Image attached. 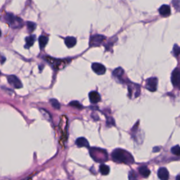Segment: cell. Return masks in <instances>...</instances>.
Returning a JSON list of instances; mask_svg holds the SVG:
<instances>
[{
    "label": "cell",
    "instance_id": "cell-1",
    "mask_svg": "<svg viewBox=\"0 0 180 180\" xmlns=\"http://www.w3.org/2000/svg\"><path fill=\"white\" fill-rule=\"evenodd\" d=\"M112 158L115 162L131 164L134 162L133 157L127 151L121 149H115L112 152Z\"/></svg>",
    "mask_w": 180,
    "mask_h": 180
},
{
    "label": "cell",
    "instance_id": "cell-2",
    "mask_svg": "<svg viewBox=\"0 0 180 180\" xmlns=\"http://www.w3.org/2000/svg\"><path fill=\"white\" fill-rule=\"evenodd\" d=\"M89 153L92 158L96 162L106 161L108 158L106 151L101 149H91Z\"/></svg>",
    "mask_w": 180,
    "mask_h": 180
},
{
    "label": "cell",
    "instance_id": "cell-3",
    "mask_svg": "<svg viewBox=\"0 0 180 180\" xmlns=\"http://www.w3.org/2000/svg\"><path fill=\"white\" fill-rule=\"evenodd\" d=\"M5 19L6 22H7L13 28H18V27H22L23 25L22 19L14 16V15L11 14H6L5 16Z\"/></svg>",
    "mask_w": 180,
    "mask_h": 180
},
{
    "label": "cell",
    "instance_id": "cell-4",
    "mask_svg": "<svg viewBox=\"0 0 180 180\" xmlns=\"http://www.w3.org/2000/svg\"><path fill=\"white\" fill-rule=\"evenodd\" d=\"M45 60L47 62H49L51 66H53L54 68L56 69H61L65 67V66L68 63V61L67 60H60V59H52V58L47 56L45 57Z\"/></svg>",
    "mask_w": 180,
    "mask_h": 180
},
{
    "label": "cell",
    "instance_id": "cell-5",
    "mask_svg": "<svg viewBox=\"0 0 180 180\" xmlns=\"http://www.w3.org/2000/svg\"><path fill=\"white\" fill-rule=\"evenodd\" d=\"M106 37L103 35H96L92 36L90 39V42H89V45L90 47H98L104 41Z\"/></svg>",
    "mask_w": 180,
    "mask_h": 180
},
{
    "label": "cell",
    "instance_id": "cell-6",
    "mask_svg": "<svg viewBox=\"0 0 180 180\" xmlns=\"http://www.w3.org/2000/svg\"><path fill=\"white\" fill-rule=\"evenodd\" d=\"M158 80L156 78H151L146 81V88L150 92H155L157 89Z\"/></svg>",
    "mask_w": 180,
    "mask_h": 180
},
{
    "label": "cell",
    "instance_id": "cell-7",
    "mask_svg": "<svg viewBox=\"0 0 180 180\" xmlns=\"http://www.w3.org/2000/svg\"><path fill=\"white\" fill-rule=\"evenodd\" d=\"M8 82L11 85L12 87H14L16 89H20L23 87L22 83H21V80L15 76H9L7 78Z\"/></svg>",
    "mask_w": 180,
    "mask_h": 180
},
{
    "label": "cell",
    "instance_id": "cell-8",
    "mask_svg": "<svg viewBox=\"0 0 180 180\" xmlns=\"http://www.w3.org/2000/svg\"><path fill=\"white\" fill-rule=\"evenodd\" d=\"M92 68L93 71L98 75H104L106 72V68L101 63H94L92 65Z\"/></svg>",
    "mask_w": 180,
    "mask_h": 180
},
{
    "label": "cell",
    "instance_id": "cell-9",
    "mask_svg": "<svg viewBox=\"0 0 180 180\" xmlns=\"http://www.w3.org/2000/svg\"><path fill=\"white\" fill-rule=\"evenodd\" d=\"M171 81L174 86H179L180 84V70L179 69H175L173 70L172 76H171Z\"/></svg>",
    "mask_w": 180,
    "mask_h": 180
},
{
    "label": "cell",
    "instance_id": "cell-10",
    "mask_svg": "<svg viewBox=\"0 0 180 180\" xmlns=\"http://www.w3.org/2000/svg\"><path fill=\"white\" fill-rule=\"evenodd\" d=\"M89 98L90 102L92 104H97L101 101V96L97 92H91L89 94Z\"/></svg>",
    "mask_w": 180,
    "mask_h": 180
},
{
    "label": "cell",
    "instance_id": "cell-11",
    "mask_svg": "<svg viewBox=\"0 0 180 180\" xmlns=\"http://www.w3.org/2000/svg\"><path fill=\"white\" fill-rule=\"evenodd\" d=\"M158 176L160 180H168L169 172L168 170L165 168H161L158 170Z\"/></svg>",
    "mask_w": 180,
    "mask_h": 180
},
{
    "label": "cell",
    "instance_id": "cell-12",
    "mask_svg": "<svg viewBox=\"0 0 180 180\" xmlns=\"http://www.w3.org/2000/svg\"><path fill=\"white\" fill-rule=\"evenodd\" d=\"M159 13L162 16H168L170 14V7L168 5H162L159 8Z\"/></svg>",
    "mask_w": 180,
    "mask_h": 180
},
{
    "label": "cell",
    "instance_id": "cell-13",
    "mask_svg": "<svg viewBox=\"0 0 180 180\" xmlns=\"http://www.w3.org/2000/svg\"><path fill=\"white\" fill-rule=\"evenodd\" d=\"M78 147H89V142L85 137H80L76 141Z\"/></svg>",
    "mask_w": 180,
    "mask_h": 180
},
{
    "label": "cell",
    "instance_id": "cell-14",
    "mask_svg": "<svg viewBox=\"0 0 180 180\" xmlns=\"http://www.w3.org/2000/svg\"><path fill=\"white\" fill-rule=\"evenodd\" d=\"M77 43V40L73 37H68L65 39V44L68 48L73 47Z\"/></svg>",
    "mask_w": 180,
    "mask_h": 180
},
{
    "label": "cell",
    "instance_id": "cell-15",
    "mask_svg": "<svg viewBox=\"0 0 180 180\" xmlns=\"http://www.w3.org/2000/svg\"><path fill=\"white\" fill-rule=\"evenodd\" d=\"M35 35H30L28 37H27L25 38V42H26V44H25V47H26V48H29V47H32L34 44V43H35Z\"/></svg>",
    "mask_w": 180,
    "mask_h": 180
},
{
    "label": "cell",
    "instance_id": "cell-16",
    "mask_svg": "<svg viewBox=\"0 0 180 180\" xmlns=\"http://www.w3.org/2000/svg\"><path fill=\"white\" fill-rule=\"evenodd\" d=\"M139 172L143 177H148L150 175L149 169L146 166H141L139 168Z\"/></svg>",
    "mask_w": 180,
    "mask_h": 180
},
{
    "label": "cell",
    "instance_id": "cell-17",
    "mask_svg": "<svg viewBox=\"0 0 180 180\" xmlns=\"http://www.w3.org/2000/svg\"><path fill=\"white\" fill-rule=\"evenodd\" d=\"M47 42H48V37L44 35L40 36L39 38V43H40V48H44V47L47 45Z\"/></svg>",
    "mask_w": 180,
    "mask_h": 180
},
{
    "label": "cell",
    "instance_id": "cell-18",
    "mask_svg": "<svg viewBox=\"0 0 180 180\" xmlns=\"http://www.w3.org/2000/svg\"><path fill=\"white\" fill-rule=\"evenodd\" d=\"M99 170H100V172L103 175H108L109 172H110V168H109L108 166H106V165L102 164L100 166Z\"/></svg>",
    "mask_w": 180,
    "mask_h": 180
},
{
    "label": "cell",
    "instance_id": "cell-19",
    "mask_svg": "<svg viewBox=\"0 0 180 180\" xmlns=\"http://www.w3.org/2000/svg\"><path fill=\"white\" fill-rule=\"evenodd\" d=\"M27 31H28L29 33H31L35 30L36 24L35 23H33V22H27Z\"/></svg>",
    "mask_w": 180,
    "mask_h": 180
},
{
    "label": "cell",
    "instance_id": "cell-20",
    "mask_svg": "<svg viewBox=\"0 0 180 180\" xmlns=\"http://www.w3.org/2000/svg\"><path fill=\"white\" fill-rule=\"evenodd\" d=\"M123 73H124V70H123V68H117L114 70V71H113V75H114V76L118 77V78L123 76Z\"/></svg>",
    "mask_w": 180,
    "mask_h": 180
},
{
    "label": "cell",
    "instance_id": "cell-21",
    "mask_svg": "<svg viewBox=\"0 0 180 180\" xmlns=\"http://www.w3.org/2000/svg\"><path fill=\"white\" fill-rule=\"evenodd\" d=\"M50 103L51 104V106H52L53 108H56V109H60L61 108V105H60L59 102L56 99H55V98H52V99L50 100Z\"/></svg>",
    "mask_w": 180,
    "mask_h": 180
},
{
    "label": "cell",
    "instance_id": "cell-22",
    "mask_svg": "<svg viewBox=\"0 0 180 180\" xmlns=\"http://www.w3.org/2000/svg\"><path fill=\"white\" fill-rule=\"evenodd\" d=\"M171 151L173 154L176 156H180V146H175L172 147L171 149Z\"/></svg>",
    "mask_w": 180,
    "mask_h": 180
},
{
    "label": "cell",
    "instance_id": "cell-23",
    "mask_svg": "<svg viewBox=\"0 0 180 180\" xmlns=\"http://www.w3.org/2000/svg\"><path fill=\"white\" fill-rule=\"evenodd\" d=\"M69 106L76 107L78 108H82V105L80 104V102L78 101H72L69 103Z\"/></svg>",
    "mask_w": 180,
    "mask_h": 180
},
{
    "label": "cell",
    "instance_id": "cell-24",
    "mask_svg": "<svg viewBox=\"0 0 180 180\" xmlns=\"http://www.w3.org/2000/svg\"><path fill=\"white\" fill-rule=\"evenodd\" d=\"M173 53L175 56H178L180 53V47L177 46V44H175L173 47Z\"/></svg>",
    "mask_w": 180,
    "mask_h": 180
},
{
    "label": "cell",
    "instance_id": "cell-25",
    "mask_svg": "<svg viewBox=\"0 0 180 180\" xmlns=\"http://www.w3.org/2000/svg\"><path fill=\"white\" fill-rule=\"evenodd\" d=\"M5 60H6L5 57L3 56H1V55H0V63H3L5 61Z\"/></svg>",
    "mask_w": 180,
    "mask_h": 180
},
{
    "label": "cell",
    "instance_id": "cell-26",
    "mask_svg": "<svg viewBox=\"0 0 180 180\" xmlns=\"http://www.w3.org/2000/svg\"><path fill=\"white\" fill-rule=\"evenodd\" d=\"M176 180H180V175H178V176L177 177Z\"/></svg>",
    "mask_w": 180,
    "mask_h": 180
},
{
    "label": "cell",
    "instance_id": "cell-27",
    "mask_svg": "<svg viewBox=\"0 0 180 180\" xmlns=\"http://www.w3.org/2000/svg\"><path fill=\"white\" fill-rule=\"evenodd\" d=\"M2 35V32H1V30H0V36Z\"/></svg>",
    "mask_w": 180,
    "mask_h": 180
},
{
    "label": "cell",
    "instance_id": "cell-28",
    "mask_svg": "<svg viewBox=\"0 0 180 180\" xmlns=\"http://www.w3.org/2000/svg\"><path fill=\"white\" fill-rule=\"evenodd\" d=\"M0 74H1V72H0Z\"/></svg>",
    "mask_w": 180,
    "mask_h": 180
}]
</instances>
